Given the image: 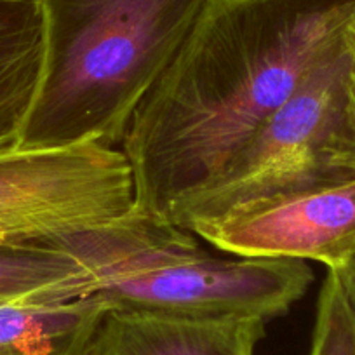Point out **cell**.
<instances>
[{"label": "cell", "instance_id": "cell-1", "mask_svg": "<svg viewBox=\"0 0 355 355\" xmlns=\"http://www.w3.org/2000/svg\"><path fill=\"white\" fill-rule=\"evenodd\" d=\"M355 0H211L132 117L136 209L169 220L343 37Z\"/></svg>", "mask_w": 355, "mask_h": 355}, {"label": "cell", "instance_id": "cell-2", "mask_svg": "<svg viewBox=\"0 0 355 355\" xmlns=\"http://www.w3.org/2000/svg\"><path fill=\"white\" fill-rule=\"evenodd\" d=\"M209 2L42 0V73L18 148L122 145Z\"/></svg>", "mask_w": 355, "mask_h": 355}, {"label": "cell", "instance_id": "cell-3", "mask_svg": "<svg viewBox=\"0 0 355 355\" xmlns=\"http://www.w3.org/2000/svg\"><path fill=\"white\" fill-rule=\"evenodd\" d=\"M96 281L108 310L173 319L282 317L313 281L303 259L216 256L190 230L136 206L87 230L47 239Z\"/></svg>", "mask_w": 355, "mask_h": 355}, {"label": "cell", "instance_id": "cell-4", "mask_svg": "<svg viewBox=\"0 0 355 355\" xmlns=\"http://www.w3.org/2000/svg\"><path fill=\"white\" fill-rule=\"evenodd\" d=\"M345 32L213 182L169 218L192 232L254 204L350 182L336 162Z\"/></svg>", "mask_w": 355, "mask_h": 355}, {"label": "cell", "instance_id": "cell-5", "mask_svg": "<svg viewBox=\"0 0 355 355\" xmlns=\"http://www.w3.org/2000/svg\"><path fill=\"white\" fill-rule=\"evenodd\" d=\"M136 206L124 150L101 143L0 152V242L87 230Z\"/></svg>", "mask_w": 355, "mask_h": 355}, {"label": "cell", "instance_id": "cell-6", "mask_svg": "<svg viewBox=\"0 0 355 355\" xmlns=\"http://www.w3.org/2000/svg\"><path fill=\"white\" fill-rule=\"evenodd\" d=\"M192 234L227 254L319 261L334 270L355 249V180L254 204Z\"/></svg>", "mask_w": 355, "mask_h": 355}, {"label": "cell", "instance_id": "cell-7", "mask_svg": "<svg viewBox=\"0 0 355 355\" xmlns=\"http://www.w3.org/2000/svg\"><path fill=\"white\" fill-rule=\"evenodd\" d=\"M266 320L173 319L108 310L87 355H254Z\"/></svg>", "mask_w": 355, "mask_h": 355}, {"label": "cell", "instance_id": "cell-8", "mask_svg": "<svg viewBox=\"0 0 355 355\" xmlns=\"http://www.w3.org/2000/svg\"><path fill=\"white\" fill-rule=\"evenodd\" d=\"M42 61V0H0V152L18 146Z\"/></svg>", "mask_w": 355, "mask_h": 355}, {"label": "cell", "instance_id": "cell-9", "mask_svg": "<svg viewBox=\"0 0 355 355\" xmlns=\"http://www.w3.org/2000/svg\"><path fill=\"white\" fill-rule=\"evenodd\" d=\"M107 312L96 296L67 303H0V355H87Z\"/></svg>", "mask_w": 355, "mask_h": 355}, {"label": "cell", "instance_id": "cell-10", "mask_svg": "<svg viewBox=\"0 0 355 355\" xmlns=\"http://www.w3.org/2000/svg\"><path fill=\"white\" fill-rule=\"evenodd\" d=\"M94 291L93 274L67 249L49 242H0V303H67Z\"/></svg>", "mask_w": 355, "mask_h": 355}, {"label": "cell", "instance_id": "cell-11", "mask_svg": "<svg viewBox=\"0 0 355 355\" xmlns=\"http://www.w3.org/2000/svg\"><path fill=\"white\" fill-rule=\"evenodd\" d=\"M310 355H355V317L333 270L320 286Z\"/></svg>", "mask_w": 355, "mask_h": 355}, {"label": "cell", "instance_id": "cell-12", "mask_svg": "<svg viewBox=\"0 0 355 355\" xmlns=\"http://www.w3.org/2000/svg\"><path fill=\"white\" fill-rule=\"evenodd\" d=\"M343 87H341L340 119L336 136V162L355 178V16L345 28Z\"/></svg>", "mask_w": 355, "mask_h": 355}, {"label": "cell", "instance_id": "cell-13", "mask_svg": "<svg viewBox=\"0 0 355 355\" xmlns=\"http://www.w3.org/2000/svg\"><path fill=\"white\" fill-rule=\"evenodd\" d=\"M333 272L336 274L338 281H340L343 295L348 302V306H350L352 313H354L355 317V249L354 252H352L338 268H334Z\"/></svg>", "mask_w": 355, "mask_h": 355}]
</instances>
